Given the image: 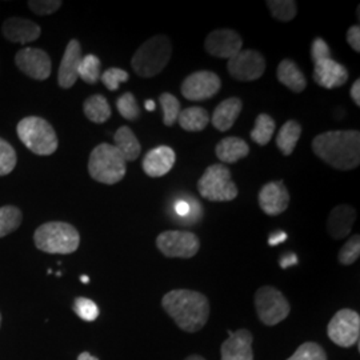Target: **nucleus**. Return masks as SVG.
<instances>
[{
  "instance_id": "obj_1",
  "label": "nucleus",
  "mask_w": 360,
  "mask_h": 360,
  "mask_svg": "<svg viewBox=\"0 0 360 360\" xmlns=\"http://www.w3.org/2000/svg\"><path fill=\"white\" fill-rule=\"evenodd\" d=\"M312 151L335 169H355L360 165V132L355 129L323 132L314 138Z\"/></svg>"
},
{
  "instance_id": "obj_2",
  "label": "nucleus",
  "mask_w": 360,
  "mask_h": 360,
  "mask_svg": "<svg viewBox=\"0 0 360 360\" xmlns=\"http://www.w3.org/2000/svg\"><path fill=\"white\" fill-rule=\"evenodd\" d=\"M163 309L186 333H198L206 326L210 303L206 295L191 290H174L162 299Z\"/></svg>"
},
{
  "instance_id": "obj_3",
  "label": "nucleus",
  "mask_w": 360,
  "mask_h": 360,
  "mask_svg": "<svg viewBox=\"0 0 360 360\" xmlns=\"http://www.w3.org/2000/svg\"><path fill=\"white\" fill-rule=\"evenodd\" d=\"M171 56V40L166 35H156L146 40L136 50L131 59V65L138 77H154L166 68Z\"/></svg>"
},
{
  "instance_id": "obj_4",
  "label": "nucleus",
  "mask_w": 360,
  "mask_h": 360,
  "mask_svg": "<svg viewBox=\"0 0 360 360\" xmlns=\"http://www.w3.org/2000/svg\"><path fill=\"white\" fill-rule=\"evenodd\" d=\"M34 242L43 252L68 255L79 248L80 235L70 223L49 221L37 229L34 233Z\"/></svg>"
},
{
  "instance_id": "obj_5",
  "label": "nucleus",
  "mask_w": 360,
  "mask_h": 360,
  "mask_svg": "<svg viewBox=\"0 0 360 360\" xmlns=\"http://www.w3.org/2000/svg\"><path fill=\"white\" fill-rule=\"evenodd\" d=\"M89 172L94 180L103 184H116L126 176L127 162L119 154L114 144L96 146L89 159Z\"/></svg>"
},
{
  "instance_id": "obj_6",
  "label": "nucleus",
  "mask_w": 360,
  "mask_h": 360,
  "mask_svg": "<svg viewBox=\"0 0 360 360\" xmlns=\"http://www.w3.org/2000/svg\"><path fill=\"white\" fill-rule=\"evenodd\" d=\"M18 136L27 148L40 156H50L58 150V136L51 124L39 116H27L18 123Z\"/></svg>"
},
{
  "instance_id": "obj_7",
  "label": "nucleus",
  "mask_w": 360,
  "mask_h": 360,
  "mask_svg": "<svg viewBox=\"0 0 360 360\" xmlns=\"http://www.w3.org/2000/svg\"><path fill=\"white\" fill-rule=\"evenodd\" d=\"M198 191L210 202H231L239 193L232 181L231 171L220 163L207 168L198 181Z\"/></svg>"
},
{
  "instance_id": "obj_8",
  "label": "nucleus",
  "mask_w": 360,
  "mask_h": 360,
  "mask_svg": "<svg viewBox=\"0 0 360 360\" xmlns=\"http://www.w3.org/2000/svg\"><path fill=\"white\" fill-rule=\"evenodd\" d=\"M255 309L260 322L276 326L290 315L291 306L285 296L275 287H260L255 294Z\"/></svg>"
},
{
  "instance_id": "obj_9",
  "label": "nucleus",
  "mask_w": 360,
  "mask_h": 360,
  "mask_svg": "<svg viewBox=\"0 0 360 360\" xmlns=\"http://www.w3.org/2000/svg\"><path fill=\"white\" fill-rule=\"evenodd\" d=\"M328 338L339 347L348 348L359 342L360 316L354 309L338 311L327 327Z\"/></svg>"
},
{
  "instance_id": "obj_10",
  "label": "nucleus",
  "mask_w": 360,
  "mask_h": 360,
  "mask_svg": "<svg viewBox=\"0 0 360 360\" xmlns=\"http://www.w3.org/2000/svg\"><path fill=\"white\" fill-rule=\"evenodd\" d=\"M159 251L167 257L190 259L195 257L200 248L199 238L190 231H165L158 239Z\"/></svg>"
},
{
  "instance_id": "obj_11",
  "label": "nucleus",
  "mask_w": 360,
  "mask_h": 360,
  "mask_svg": "<svg viewBox=\"0 0 360 360\" xmlns=\"http://www.w3.org/2000/svg\"><path fill=\"white\" fill-rule=\"evenodd\" d=\"M266 59L255 50H242L227 63V70L235 80L254 82L266 72Z\"/></svg>"
},
{
  "instance_id": "obj_12",
  "label": "nucleus",
  "mask_w": 360,
  "mask_h": 360,
  "mask_svg": "<svg viewBox=\"0 0 360 360\" xmlns=\"http://www.w3.org/2000/svg\"><path fill=\"white\" fill-rule=\"evenodd\" d=\"M221 87L220 77L212 71H198L186 77L180 86L181 95L191 102H202L215 96Z\"/></svg>"
},
{
  "instance_id": "obj_13",
  "label": "nucleus",
  "mask_w": 360,
  "mask_h": 360,
  "mask_svg": "<svg viewBox=\"0 0 360 360\" xmlns=\"http://www.w3.org/2000/svg\"><path fill=\"white\" fill-rule=\"evenodd\" d=\"M15 63L23 74L35 80H46L51 75V58L40 49L20 50L15 56Z\"/></svg>"
},
{
  "instance_id": "obj_14",
  "label": "nucleus",
  "mask_w": 360,
  "mask_h": 360,
  "mask_svg": "<svg viewBox=\"0 0 360 360\" xmlns=\"http://www.w3.org/2000/svg\"><path fill=\"white\" fill-rule=\"evenodd\" d=\"M243 40L239 37L238 32L230 28H220L215 30L205 41L206 51L220 59H231L238 52L242 51Z\"/></svg>"
},
{
  "instance_id": "obj_15",
  "label": "nucleus",
  "mask_w": 360,
  "mask_h": 360,
  "mask_svg": "<svg viewBox=\"0 0 360 360\" xmlns=\"http://www.w3.org/2000/svg\"><path fill=\"white\" fill-rule=\"evenodd\" d=\"M290 193L282 180L264 184L257 195L259 206L270 217L283 214L290 206Z\"/></svg>"
},
{
  "instance_id": "obj_16",
  "label": "nucleus",
  "mask_w": 360,
  "mask_h": 360,
  "mask_svg": "<svg viewBox=\"0 0 360 360\" xmlns=\"http://www.w3.org/2000/svg\"><path fill=\"white\" fill-rule=\"evenodd\" d=\"M176 154L168 146H159L148 151L143 158L142 167L147 176L162 178L175 166Z\"/></svg>"
},
{
  "instance_id": "obj_17",
  "label": "nucleus",
  "mask_w": 360,
  "mask_h": 360,
  "mask_svg": "<svg viewBox=\"0 0 360 360\" xmlns=\"http://www.w3.org/2000/svg\"><path fill=\"white\" fill-rule=\"evenodd\" d=\"M82 47L77 39L68 41L63 59L58 71V83L62 89H71L79 79V65L82 62Z\"/></svg>"
},
{
  "instance_id": "obj_18",
  "label": "nucleus",
  "mask_w": 360,
  "mask_h": 360,
  "mask_svg": "<svg viewBox=\"0 0 360 360\" xmlns=\"http://www.w3.org/2000/svg\"><path fill=\"white\" fill-rule=\"evenodd\" d=\"M221 360H254L252 335L248 330H238L224 340L220 348Z\"/></svg>"
},
{
  "instance_id": "obj_19",
  "label": "nucleus",
  "mask_w": 360,
  "mask_h": 360,
  "mask_svg": "<svg viewBox=\"0 0 360 360\" xmlns=\"http://www.w3.org/2000/svg\"><path fill=\"white\" fill-rule=\"evenodd\" d=\"M314 80L323 89L333 90L342 87L347 83L348 71L345 65L335 62L334 59H327L316 63L314 68Z\"/></svg>"
},
{
  "instance_id": "obj_20",
  "label": "nucleus",
  "mask_w": 360,
  "mask_h": 360,
  "mask_svg": "<svg viewBox=\"0 0 360 360\" xmlns=\"http://www.w3.org/2000/svg\"><path fill=\"white\" fill-rule=\"evenodd\" d=\"M1 32L8 41L27 44L35 41L40 37L41 28L35 22L25 18H10L3 23Z\"/></svg>"
},
{
  "instance_id": "obj_21",
  "label": "nucleus",
  "mask_w": 360,
  "mask_h": 360,
  "mask_svg": "<svg viewBox=\"0 0 360 360\" xmlns=\"http://www.w3.org/2000/svg\"><path fill=\"white\" fill-rule=\"evenodd\" d=\"M355 220H356V211L354 207L348 205L335 207L330 212L328 221H327V230L330 236L335 240L345 239L352 230Z\"/></svg>"
},
{
  "instance_id": "obj_22",
  "label": "nucleus",
  "mask_w": 360,
  "mask_h": 360,
  "mask_svg": "<svg viewBox=\"0 0 360 360\" xmlns=\"http://www.w3.org/2000/svg\"><path fill=\"white\" fill-rule=\"evenodd\" d=\"M242 108H243V103L239 98H229L223 101L212 114L211 117L212 126L221 132L229 131L240 115Z\"/></svg>"
},
{
  "instance_id": "obj_23",
  "label": "nucleus",
  "mask_w": 360,
  "mask_h": 360,
  "mask_svg": "<svg viewBox=\"0 0 360 360\" xmlns=\"http://www.w3.org/2000/svg\"><path fill=\"white\" fill-rule=\"evenodd\" d=\"M215 154L218 156L219 160L224 165H232L236 163L240 159H245L250 154V146L245 141L236 138V136H229L221 139L215 147Z\"/></svg>"
},
{
  "instance_id": "obj_24",
  "label": "nucleus",
  "mask_w": 360,
  "mask_h": 360,
  "mask_svg": "<svg viewBox=\"0 0 360 360\" xmlns=\"http://www.w3.org/2000/svg\"><path fill=\"white\" fill-rule=\"evenodd\" d=\"M276 77L287 89L297 94L306 90L307 87L306 77L303 75L302 70L297 67L295 62L291 59H284L279 63L276 70Z\"/></svg>"
},
{
  "instance_id": "obj_25",
  "label": "nucleus",
  "mask_w": 360,
  "mask_h": 360,
  "mask_svg": "<svg viewBox=\"0 0 360 360\" xmlns=\"http://www.w3.org/2000/svg\"><path fill=\"white\" fill-rule=\"evenodd\" d=\"M114 142H115V148L119 151V154L123 156L126 162H134L139 158L142 153V146L132 132V129L127 126H122L117 129L114 135Z\"/></svg>"
},
{
  "instance_id": "obj_26",
  "label": "nucleus",
  "mask_w": 360,
  "mask_h": 360,
  "mask_svg": "<svg viewBox=\"0 0 360 360\" xmlns=\"http://www.w3.org/2000/svg\"><path fill=\"white\" fill-rule=\"evenodd\" d=\"M300 136L302 126L296 120H288L279 129V134L276 136V147L284 156H290L294 153Z\"/></svg>"
},
{
  "instance_id": "obj_27",
  "label": "nucleus",
  "mask_w": 360,
  "mask_h": 360,
  "mask_svg": "<svg viewBox=\"0 0 360 360\" xmlns=\"http://www.w3.org/2000/svg\"><path fill=\"white\" fill-rule=\"evenodd\" d=\"M178 123L180 127L188 132L203 131L210 123V115L202 107H190L180 111Z\"/></svg>"
},
{
  "instance_id": "obj_28",
  "label": "nucleus",
  "mask_w": 360,
  "mask_h": 360,
  "mask_svg": "<svg viewBox=\"0 0 360 360\" xmlns=\"http://www.w3.org/2000/svg\"><path fill=\"white\" fill-rule=\"evenodd\" d=\"M83 111L89 120L98 124L105 123L112 114L108 101L101 94L92 95L89 99H86L83 104Z\"/></svg>"
},
{
  "instance_id": "obj_29",
  "label": "nucleus",
  "mask_w": 360,
  "mask_h": 360,
  "mask_svg": "<svg viewBox=\"0 0 360 360\" xmlns=\"http://www.w3.org/2000/svg\"><path fill=\"white\" fill-rule=\"evenodd\" d=\"M275 120L267 114H260L255 120V127L251 131V139L259 146H266L270 143L272 135L275 134Z\"/></svg>"
},
{
  "instance_id": "obj_30",
  "label": "nucleus",
  "mask_w": 360,
  "mask_h": 360,
  "mask_svg": "<svg viewBox=\"0 0 360 360\" xmlns=\"http://www.w3.org/2000/svg\"><path fill=\"white\" fill-rule=\"evenodd\" d=\"M23 220L22 211L15 206L0 207V238L16 231Z\"/></svg>"
},
{
  "instance_id": "obj_31",
  "label": "nucleus",
  "mask_w": 360,
  "mask_h": 360,
  "mask_svg": "<svg viewBox=\"0 0 360 360\" xmlns=\"http://www.w3.org/2000/svg\"><path fill=\"white\" fill-rule=\"evenodd\" d=\"M102 63L96 55H86L79 65V77L87 84H96L101 80Z\"/></svg>"
},
{
  "instance_id": "obj_32",
  "label": "nucleus",
  "mask_w": 360,
  "mask_h": 360,
  "mask_svg": "<svg viewBox=\"0 0 360 360\" xmlns=\"http://www.w3.org/2000/svg\"><path fill=\"white\" fill-rule=\"evenodd\" d=\"M266 4L276 20L291 22L295 19L297 7L294 0H269Z\"/></svg>"
},
{
  "instance_id": "obj_33",
  "label": "nucleus",
  "mask_w": 360,
  "mask_h": 360,
  "mask_svg": "<svg viewBox=\"0 0 360 360\" xmlns=\"http://www.w3.org/2000/svg\"><path fill=\"white\" fill-rule=\"evenodd\" d=\"M159 102H160L162 110H163V123L167 127H172L174 124L178 123V117L181 111L179 101L172 94L163 92L159 96Z\"/></svg>"
},
{
  "instance_id": "obj_34",
  "label": "nucleus",
  "mask_w": 360,
  "mask_h": 360,
  "mask_svg": "<svg viewBox=\"0 0 360 360\" xmlns=\"http://www.w3.org/2000/svg\"><path fill=\"white\" fill-rule=\"evenodd\" d=\"M18 163V156L13 146L0 138V176L11 174Z\"/></svg>"
},
{
  "instance_id": "obj_35",
  "label": "nucleus",
  "mask_w": 360,
  "mask_h": 360,
  "mask_svg": "<svg viewBox=\"0 0 360 360\" xmlns=\"http://www.w3.org/2000/svg\"><path fill=\"white\" fill-rule=\"evenodd\" d=\"M116 108H117L119 114L127 120H136L141 116V108L136 103L135 96L131 92L123 94L116 101Z\"/></svg>"
},
{
  "instance_id": "obj_36",
  "label": "nucleus",
  "mask_w": 360,
  "mask_h": 360,
  "mask_svg": "<svg viewBox=\"0 0 360 360\" xmlns=\"http://www.w3.org/2000/svg\"><path fill=\"white\" fill-rule=\"evenodd\" d=\"M360 257V236L354 235L339 251V263L343 266L354 264Z\"/></svg>"
},
{
  "instance_id": "obj_37",
  "label": "nucleus",
  "mask_w": 360,
  "mask_h": 360,
  "mask_svg": "<svg viewBox=\"0 0 360 360\" xmlns=\"http://www.w3.org/2000/svg\"><path fill=\"white\" fill-rule=\"evenodd\" d=\"M287 360H327L326 352L318 343L307 342L299 346L292 356Z\"/></svg>"
},
{
  "instance_id": "obj_38",
  "label": "nucleus",
  "mask_w": 360,
  "mask_h": 360,
  "mask_svg": "<svg viewBox=\"0 0 360 360\" xmlns=\"http://www.w3.org/2000/svg\"><path fill=\"white\" fill-rule=\"evenodd\" d=\"M74 311L80 319L86 322H94L99 316V307L95 302L87 297H77L74 303Z\"/></svg>"
},
{
  "instance_id": "obj_39",
  "label": "nucleus",
  "mask_w": 360,
  "mask_h": 360,
  "mask_svg": "<svg viewBox=\"0 0 360 360\" xmlns=\"http://www.w3.org/2000/svg\"><path fill=\"white\" fill-rule=\"evenodd\" d=\"M129 75L127 71L122 68H108L101 75V80L110 91H117L122 83L129 82Z\"/></svg>"
},
{
  "instance_id": "obj_40",
  "label": "nucleus",
  "mask_w": 360,
  "mask_h": 360,
  "mask_svg": "<svg viewBox=\"0 0 360 360\" xmlns=\"http://www.w3.org/2000/svg\"><path fill=\"white\" fill-rule=\"evenodd\" d=\"M62 1L60 0H31L28 1V7L30 10L40 16H46V15H51L56 13L60 7H62Z\"/></svg>"
},
{
  "instance_id": "obj_41",
  "label": "nucleus",
  "mask_w": 360,
  "mask_h": 360,
  "mask_svg": "<svg viewBox=\"0 0 360 360\" xmlns=\"http://www.w3.org/2000/svg\"><path fill=\"white\" fill-rule=\"evenodd\" d=\"M311 59L314 62V65L321 63L323 60L331 59V50L328 47V44L326 43V40L322 38H316L312 44H311Z\"/></svg>"
},
{
  "instance_id": "obj_42",
  "label": "nucleus",
  "mask_w": 360,
  "mask_h": 360,
  "mask_svg": "<svg viewBox=\"0 0 360 360\" xmlns=\"http://www.w3.org/2000/svg\"><path fill=\"white\" fill-rule=\"evenodd\" d=\"M347 41L351 49L355 52H360V28L359 26H352L348 28Z\"/></svg>"
},
{
  "instance_id": "obj_43",
  "label": "nucleus",
  "mask_w": 360,
  "mask_h": 360,
  "mask_svg": "<svg viewBox=\"0 0 360 360\" xmlns=\"http://www.w3.org/2000/svg\"><path fill=\"white\" fill-rule=\"evenodd\" d=\"M175 212L181 217V218H184V217H188L190 215V212L193 211V207L191 205L187 202V200H184V199H179L176 203H175Z\"/></svg>"
},
{
  "instance_id": "obj_44",
  "label": "nucleus",
  "mask_w": 360,
  "mask_h": 360,
  "mask_svg": "<svg viewBox=\"0 0 360 360\" xmlns=\"http://www.w3.org/2000/svg\"><path fill=\"white\" fill-rule=\"evenodd\" d=\"M297 264V257H296L294 252H287L284 254L283 257H281L279 259V266L282 269H288L291 266H295Z\"/></svg>"
},
{
  "instance_id": "obj_45",
  "label": "nucleus",
  "mask_w": 360,
  "mask_h": 360,
  "mask_svg": "<svg viewBox=\"0 0 360 360\" xmlns=\"http://www.w3.org/2000/svg\"><path fill=\"white\" fill-rule=\"evenodd\" d=\"M287 238H288V235L284 231H281V230H279V231L272 232L270 236H269V245H281V243H283V242L287 240Z\"/></svg>"
},
{
  "instance_id": "obj_46",
  "label": "nucleus",
  "mask_w": 360,
  "mask_h": 360,
  "mask_svg": "<svg viewBox=\"0 0 360 360\" xmlns=\"http://www.w3.org/2000/svg\"><path fill=\"white\" fill-rule=\"evenodd\" d=\"M351 98L354 101V103L360 107V80H355V83L351 87Z\"/></svg>"
},
{
  "instance_id": "obj_47",
  "label": "nucleus",
  "mask_w": 360,
  "mask_h": 360,
  "mask_svg": "<svg viewBox=\"0 0 360 360\" xmlns=\"http://www.w3.org/2000/svg\"><path fill=\"white\" fill-rule=\"evenodd\" d=\"M77 360H99L98 358H95V356H92L90 352H82L79 356H77Z\"/></svg>"
},
{
  "instance_id": "obj_48",
  "label": "nucleus",
  "mask_w": 360,
  "mask_h": 360,
  "mask_svg": "<svg viewBox=\"0 0 360 360\" xmlns=\"http://www.w3.org/2000/svg\"><path fill=\"white\" fill-rule=\"evenodd\" d=\"M144 105H146L147 111H154L155 108H156L154 101H146Z\"/></svg>"
},
{
  "instance_id": "obj_49",
  "label": "nucleus",
  "mask_w": 360,
  "mask_h": 360,
  "mask_svg": "<svg viewBox=\"0 0 360 360\" xmlns=\"http://www.w3.org/2000/svg\"><path fill=\"white\" fill-rule=\"evenodd\" d=\"M184 360H206L205 358H202V356H199V355H191V356H188V358H186Z\"/></svg>"
},
{
  "instance_id": "obj_50",
  "label": "nucleus",
  "mask_w": 360,
  "mask_h": 360,
  "mask_svg": "<svg viewBox=\"0 0 360 360\" xmlns=\"http://www.w3.org/2000/svg\"><path fill=\"white\" fill-rule=\"evenodd\" d=\"M80 281H82L83 283L87 284L90 282V278H89V276H82V278H80Z\"/></svg>"
},
{
  "instance_id": "obj_51",
  "label": "nucleus",
  "mask_w": 360,
  "mask_h": 360,
  "mask_svg": "<svg viewBox=\"0 0 360 360\" xmlns=\"http://www.w3.org/2000/svg\"><path fill=\"white\" fill-rule=\"evenodd\" d=\"M0 324H1V315H0Z\"/></svg>"
}]
</instances>
